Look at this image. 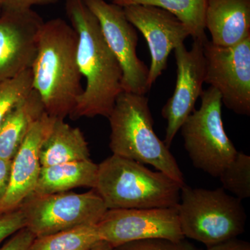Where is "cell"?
<instances>
[{
  "label": "cell",
  "instance_id": "7c38bea8",
  "mask_svg": "<svg viewBox=\"0 0 250 250\" xmlns=\"http://www.w3.org/2000/svg\"><path fill=\"white\" fill-rule=\"evenodd\" d=\"M203 43L193 41L190 50L184 43L174 49L177 64L175 88L161 111L167 123L164 141L167 147L170 148L184 121L195 110L197 99L203 92L206 72Z\"/></svg>",
  "mask_w": 250,
  "mask_h": 250
},
{
  "label": "cell",
  "instance_id": "7a4b0ae2",
  "mask_svg": "<svg viewBox=\"0 0 250 250\" xmlns=\"http://www.w3.org/2000/svg\"><path fill=\"white\" fill-rule=\"evenodd\" d=\"M77 42L76 31L64 20L42 24L31 68L33 89L40 95L46 113L57 119L70 116L83 91Z\"/></svg>",
  "mask_w": 250,
  "mask_h": 250
},
{
  "label": "cell",
  "instance_id": "cb8c5ba5",
  "mask_svg": "<svg viewBox=\"0 0 250 250\" xmlns=\"http://www.w3.org/2000/svg\"><path fill=\"white\" fill-rule=\"evenodd\" d=\"M25 226V218L20 207L0 215V243Z\"/></svg>",
  "mask_w": 250,
  "mask_h": 250
},
{
  "label": "cell",
  "instance_id": "ba28073f",
  "mask_svg": "<svg viewBox=\"0 0 250 250\" xmlns=\"http://www.w3.org/2000/svg\"><path fill=\"white\" fill-rule=\"evenodd\" d=\"M205 83L215 88L222 103L237 113L250 115V36L230 47L203 43Z\"/></svg>",
  "mask_w": 250,
  "mask_h": 250
},
{
  "label": "cell",
  "instance_id": "d4e9b609",
  "mask_svg": "<svg viewBox=\"0 0 250 250\" xmlns=\"http://www.w3.org/2000/svg\"><path fill=\"white\" fill-rule=\"evenodd\" d=\"M35 236L24 228L15 233L9 241L0 248V250H29Z\"/></svg>",
  "mask_w": 250,
  "mask_h": 250
},
{
  "label": "cell",
  "instance_id": "4316f807",
  "mask_svg": "<svg viewBox=\"0 0 250 250\" xmlns=\"http://www.w3.org/2000/svg\"><path fill=\"white\" fill-rule=\"evenodd\" d=\"M12 160L0 158V202L7 192L11 180Z\"/></svg>",
  "mask_w": 250,
  "mask_h": 250
},
{
  "label": "cell",
  "instance_id": "277c9868",
  "mask_svg": "<svg viewBox=\"0 0 250 250\" xmlns=\"http://www.w3.org/2000/svg\"><path fill=\"white\" fill-rule=\"evenodd\" d=\"M109 147L115 155L155 167L185 184L175 158L154 131V120L145 95L123 91L108 117Z\"/></svg>",
  "mask_w": 250,
  "mask_h": 250
},
{
  "label": "cell",
  "instance_id": "83f0119b",
  "mask_svg": "<svg viewBox=\"0 0 250 250\" xmlns=\"http://www.w3.org/2000/svg\"><path fill=\"white\" fill-rule=\"evenodd\" d=\"M206 250H250V244L248 242L236 238L208 247Z\"/></svg>",
  "mask_w": 250,
  "mask_h": 250
},
{
  "label": "cell",
  "instance_id": "603a6c76",
  "mask_svg": "<svg viewBox=\"0 0 250 250\" xmlns=\"http://www.w3.org/2000/svg\"><path fill=\"white\" fill-rule=\"evenodd\" d=\"M113 250H200L186 241H174L166 238H149L125 243Z\"/></svg>",
  "mask_w": 250,
  "mask_h": 250
},
{
  "label": "cell",
  "instance_id": "484cf974",
  "mask_svg": "<svg viewBox=\"0 0 250 250\" xmlns=\"http://www.w3.org/2000/svg\"><path fill=\"white\" fill-rule=\"evenodd\" d=\"M57 1L58 0H4L2 11L30 9L33 6L53 4Z\"/></svg>",
  "mask_w": 250,
  "mask_h": 250
},
{
  "label": "cell",
  "instance_id": "3957f363",
  "mask_svg": "<svg viewBox=\"0 0 250 250\" xmlns=\"http://www.w3.org/2000/svg\"><path fill=\"white\" fill-rule=\"evenodd\" d=\"M184 185L164 172L113 154L98 164L93 189L107 209L170 208L178 206Z\"/></svg>",
  "mask_w": 250,
  "mask_h": 250
},
{
  "label": "cell",
  "instance_id": "5bb4252c",
  "mask_svg": "<svg viewBox=\"0 0 250 250\" xmlns=\"http://www.w3.org/2000/svg\"><path fill=\"white\" fill-rule=\"evenodd\" d=\"M56 119L45 112L31 126L13 159L9 188L0 202V215L17 209L34 192L41 168L39 160L41 147Z\"/></svg>",
  "mask_w": 250,
  "mask_h": 250
},
{
  "label": "cell",
  "instance_id": "9a60e30c",
  "mask_svg": "<svg viewBox=\"0 0 250 250\" xmlns=\"http://www.w3.org/2000/svg\"><path fill=\"white\" fill-rule=\"evenodd\" d=\"M205 26L215 45H237L250 36V0H208Z\"/></svg>",
  "mask_w": 250,
  "mask_h": 250
},
{
  "label": "cell",
  "instance_id": "5b68a950",
  "mask_svg": "<svg viewBox=\"0 0 250 250\" xmlns=\"http://www.w3.org/2000/svg\"><path fill=\"white\" fill-rule=\"evenodd\" d=\"M177 210L184 238L207 248L238 238L246 228L242 200L228 195L223 188L209 190L184 184Z\"/></svg>",
  "mask_w": 250,
  "mask_h": 250
},
{
  "label": "cell",
  "instance_id": "2e32d148",
  "mask_svg": "<svg viewBox=\"0 0 250 250\" xmlns=\"http://www.w3.org/2000/svg\"><path fill=\"white\" fill-rule=\"evenodd\" d=\"M45 112L34 89L10 110L0 124V158L13 160L31 126Z\"/></svg>",
  "mask_w": 250,
  "mask_h": 250
},
{
  "label": "cell",
  "instance_id": "8fae6325",
  "mask_svg": "<svg viewBox=\"0 0 250 250\" xmlns=\"http://www.w3.org/2000/svg\"><path fill=\"white\" fill-rule=\"evenodd\" d=\"M123 8L128 21L147 41L151 55L147 77V88L150 90L167 67L171 52L184 43L190 32L178 18L161 8L140 4Z\"/></svg>",
  "mask_w": 250,
  "mask_h": 250
},
{
  "label": "cell",
  "instance_id": "4fadbf2b",
  "mask_svg": "<svg viewBox=\"0 0 250 250\" xmlns=\"http://www.w3.org/2000/svg\"><path fill=\"white\" fill-rule=\"evenodd\" d=\"M44 21L32 9L0 15V82L31 68Z\"/></svg>",
  "mask_w": 250,
  "mask_h": 250
},
{
  "label": "cell",
  "instance_id": "ffe728a7",
  "mask_svg": "<svg viewBox=\"0 0 250 250\" xmlns=\"http://www.w3.org/2000/svg\"><path fill=\"white\" fill-rule=\"evenodd\" d=\"M100 241L96 225H81L35 238L29 250H90Z\"/></svg>",
  "mask_w": 250,
  "mask_h": 250
},
{
  "label": "cell",
  "instance_id": "e0dca14e",
  "mask_svg": "<svg viewBox=\"0 0 250 250\" xmlns=\"http://www.w3.org/2000/svg\"><path fill=\"white\" fill-rule=\"evenodd\" d=\"M88 143L80 129L56 119L39 152L41 167L90 160Z\"/></svg>",
  "mask_w": 250,
  "mask_h": 250
},
{
  "label": "cell",
  "instance_id": "30bf717a",
  "mask_svg": "<svg viewBox=\"0 0 250 250\" xmlns=\"http://www.w3.org/2000/svg\"><path fill=\"white\" fill-rule=\"evenodd\" d=\"M96 226L102 241L113 248L149 238L185 239L177 207L107 209Z\"/></svg>",
  "mask_w": 250,
  "mask_h": 250
},
{
  "label": "cell",
  "instance_id": "ac0fdd59",
  "mask_svg": "<svg viewBox=\"0 0 250 250\" xmlns=\"http://www.w3.org/2000/svg\"><path fill=\"white\" fill-rule=\"evenodd\" d=\"M98 164L91 160L63 163L41 167L34 193L39 195L67 192L79 187L94 188Z\"/></svg>",
  "mask_w": 250,
  "mask_h": 250
},
{
  "label": "cell",
  "instance_id": "44dd1931",
  "mask_svg": "<svg viewBox=\"0 0 250 250\" xmlns=\"http://www.w3.org/2000/svg\"><path fill=\"white\" fill-rule=\"evenodd\" d=\"M223 188L243 200L250 197V156L238 152L219 176Z\"/></svg>",
  "mask_w": 250,
  "mask_h": 250
},
{
  "label": "cell",
  "instance_id": "d6986e66",
  "mask_svg": "<svg viewBox=\"0 0 250 250\" xmlns=\"http://www.w3.org/2000/svg\"><path fill=\"white\" fill-rule=\"evenodd\" d=\"M208 0H112L121 7L129 5H149L161 8L178 18L190 32L193 41L205 42V14Z\"/></svg>",
  "mask_w": 250,
  "mask_h": 250
},
{
  "label": "cell",
  "instance_id": "8992f818",
  "mask_svg": "<svg viewBox=\"0 0 250 250\" xmlns=\"http://www.w3.org/2000/svg\"><path fill=\"white\" fill-rule=\"evenodd\" d=\"M200 98L201 106L186 119L181 132L193 166L219 177L238 151L224 129L220 93L210 86L203 90Z\"/></svg>",
  "mask_w": 250,
  "mask_h": 250
},
{
  "label": "cell",
  "instance_id": "7402d4cb",
  "mask_svg": "<svg viewBox=\"0 0 250 250\" xmlns=\"http://www.w3.org/2000/svg\"><path fill=\"white\" fill-rule=\"evenodd\" d=\"M31 69L14 78L0 82V124L15 105L33 89Z\"/></svg>",
  "mask_w": 250,
  "mask_h": 250
},
{
  "label": "cell",
  "instance_id": "6da1fadb",
  "mask_svg": "<svg viewBox=\"0 0 250 250\" xmlns=\"http://www.w3.org/2000/svg\"><path fill=\"white\" fill-rule=\"evenodd\" d=\"M70 25L77 32V58L86 85L70 117L108 118L123 91V70L108 47L100 23L83 0H65Z\"/></svg>",
  "mask_w": 250,
  "mask_h": 250
},
{
  "label": "cell",
  "instance_id": "52a82bcc",
  "mask_svg": "<svg viewBox=\"0 0 250 250\" xmlns=\"http://www.w3.org/2000/svg\"><path fill=\"white\" fill-rule=\"evenodd\" d=\"M35 238L85 225H97L107 210L94 189L83 193H32L20 206Z\"/></svg>",
  "mask_w": 250,
  "mask_h": 250
},
{
  "label": "cell",
  "instance_id": "f1b7e54d",
  "mask_svg": "<svg viewBox=\"0 0 250 250\" xmlns=\"http://www.w3.org/2000/svg\"><path fill=\"white\" fill-rule=\"evenodd\" d=\"M90 250H113V248L106 242L102 241Z\"/></svg>",
  "mask_w": 250,
  "mask_h": 250
},
{
  "label": "cell",
  "instance_id": "9c48e42d",
  "mask_svg": "<svg viewBox=\"0 0 250 250\" xmlns=\"http://www.w3.org/2000/svg\"><path fill=\"white\" fill-rule=\"evenodd\" d=\"M100 23L106 43L123 70V91L146 95L149 91V68L138 57L136 28L125 16L123 8L105 0H83Z\"/></svg>",
  "mask_w": 250,
  "mask_h": 250
},
{
  "label": "cell",
  "instance_id": "f546056e",
  "mask_svg": "<svg viewBox=\"0 0 250 250\" xmlns=\"http://www.w3.org/2000/svg\"><path fill=\"white\" fill-rule=\"evenodd\" d=\"M4 0H0V15L1 14V11H2L3 4H4Z\"/></svg>",
  "mask_w": 250,
  "mask_h": 250
}]
</instances>
